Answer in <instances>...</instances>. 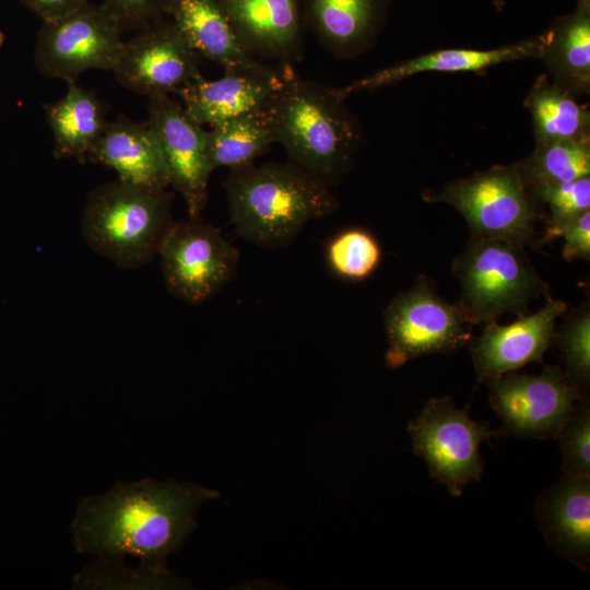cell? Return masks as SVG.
Masks as SVG:
<instances>
[{
    "instance_id": "1",
    "label": "cell",
    "mask_w": 590,
    "mask_h": 590,
    "mask_svg": "<svg viewBox=\"0 0 590 590\" xmlns=\"http://www.w3.org/2000/svg\"><path fill=\"white\" fill-rule=\"evenodd\" d=\"M211 489L175 481L116 484L97 497H84L72 522L78 552L103 559L131 555L141 560V574L167 575V556L194 529V514Z\"/></svg>"
},
{
    "instance_id": "2",
    "label": "cell",
    "mask_w": 590,
    "mask_h": 590,
    "mask_svg": "<svg viewBox=\"0 0 590 590\" xmlns=\"http://www.w3.org/2000/svg\"><path fill=\"white\" fill-rule=\"evenodd\" d=\"M225 190L236 232L264 248L291 244L308 222L338 208L329 186L292 162L234 168Z\"/></svg>"
},
{
    "instance_id": "3",
    "label": "cell",
    "mask_w": 590,
    "mask_h": 590,
    "mask_svg": "<svg viewBox=\"0 0 590 590\" xmlns=\"http://www.w3.org/2000/svg\"><path fill=\"white\" fill-rule=\"evenodd\" d=\"M338 90L297 78L291 67L271 101L275 142L290 162L328 186L347 168L358 133Z\"/></svg>"
},
{
    "instance_id": "4",
    "label": "cell",
    "mask_w": 590,
    "mask_h": 590,
    "mask_svg": "<svg viewBox=\"0 0 590 590\" xmlns=\"http://www.w3.org/2000/svg\"><path fill=\"white\" fill-rule=\"evenodd\" d=\"M172 192L120 179L99 185L84 203L81 232L87 246L123 269L149 263L174 222Z\"/></svg>"
},
{
    "instance_id": "5",
    "label": "cell",
    "mask_w": 590,
    "mask_h": 590,
    "mask_svg": "<svg viewBox=\"0 0 590 590\" xmlns=\"http://www.w3.org/2000/svg\"><path fill=\"white\" fill-rule=\"evenodd\" d=\"M453 272L462 286L459 305L471 323L520 315L532 298L547 294L523 246L503 239L472 237L453 261Z\"/></svg>"
},
{
    "instance_id": "6",
    "label": "cell",
    "mask_w": 590,
    "mask_h": 590,
    "mask_svg": "<svg viewBox=\"0 0 590 590\" xmlns=\"http://www.w3.org/2000/svg\"><path fill=\"white\" fill-rule=\"evenodd\" d=\"M123 33L104 2L88 3L62 19L42 22L33 51L35 67L43 75L67 83L88 70L113 71Z\"/></svg>"
},
{
    "instance_id": "7",
    "label": "cell",
    "mask_w": 590,
    "mask_h": 590,
    "mask_svg": "<svg viewBox=\"0 0 590 590\" xmlns=\"http://www.w3.org/2000/svg\"><path fill=\"white\" fill-rule=\"evenodd\" d=\"M413 449L421 456L430 476L459 496L471 481H479L484 460L481 444L495 435L458 409L449 398L427 401L421 414L409 423Z\"/></svg>"
},
{
    "instance_id": "8",
    "label": "cell",
    "mask_w": 590,
    "mask_h": 590,
    "mask_svg": "<svg viewBox=\"0 0 590 590\" xmlns=\"http://www.w3.org/2000/svg\"><path fill=\"white\" fill-rule=\"evenodd\" d=\"M168 291L188 303H201L225 286L237 268L239 252L200 216L173 222L158 252Z\"/></svg>"
},
{
    "instance_id": "9",
    "label": "cell",
    "mask_w": 590,
    "mask_h": 590,
    "mask_svg": "<svg viewBox=\"0 0 590 590\" xmlns=\"http://www.w3.org/2000/svg\"><path fill=\"white\" fill-rule=\"evenodd\" d=\"M384 320L391 368L425 354L453 352L472 339L461 306L440 298L426 282L396 296Z\"/></svg>"
},
{
    "instance_id": "10",
    "label": "cell",
    "mask_w": 590,
    "mask_h": 590,
    "mask_svg": "<svg viewBox=\"0 0 590 590\" xmlns=\"http://www.w3.org/2000/svg\"><path fill=\"white\" fill-rule=\"evenodd\" d=\"M453 205L467 220L472 237L524 246L534 234L536 212L517 169L495 167L448 185L436 198Z\"/></svg>"
},
{
    "instance_id": "11",
    "label": "cell",
    "mask_w": 590,
    "mask_h": 590,
    "mask_svg": "<svg viewBox=\"0 0 590 590\" xmlns=\"http://www.w3.org/2000/svg\"><path fill=\"white\" fill-rule=\"evenodd\" d=\"M200 56L176 24L157 20L123 40L113 69L129 91L148 96L178 94L201 74Z\"/></svg>"
},
{
    "instance_id": "12",
    "label": "cell",
    "mask_w": 590,
    "mask_h": 590,
    "mask_svg": "<svg viewBox=\"0 0 590 590\" xmlns=\"http://www.w3.org/2000/svg\"><path fill=\"white\" fill-rule=\"evenodd\" d=\"M502 434L518 438H554L576 404L586 399L558 366L540 375L504 374L487 382Z\"/></svg>"
},
{
    "instance_id": "13",
    "label": "cell",
    "mask_w": 590,
    "mask_h": 590,
    "mask_svg": "<svg viewBox=\"0 0 590 590\" xmlns=\"http://www.w3.org/2000/svg\"><path fill=\"white\" fill-rule=\"evenodd\" d=\"M146 123L161 149L169 186L182 197L189 216H200L213 170L208 130L169 95L149 98Z\"/></svg>"
},
{
    "instance_id": "14",
    "label": "cell",
    "mask_w": 590,
    "mask_h": 590,
    "mask_svg": "<svg viewBox=\"0 0 590 590\" xmlns=\"http://www.w3.org/2000/svg\"><path fill=\"white\" fill-rule=\"evenodd\" d=\"M566 308V303L547 296L542 309L508 326L487 321L482 335L470 341L479 379L488 382L528 363L542 362L554 335L555 320Z\"/></svg>"
},
{
    "instance_id": "15",
    "label": "cell",
    "mask_w": 590,
    "mask_h": 590,
    "mask_svg": "<svg viewBox=\"0 0 590 590\" xmlns=\"http://www.w3.org/2000/svg\"><path fill=\"white\" fill-rule=\"evenodd\" d=\"M245 48L290 66L300 57L304 14L300 0H215Z\"/></svg>"
},
{
    "instance_id": "16",
    "label": "cell",
    "mask_w": 590,
    "mask_h": 590,
    "mask_svg": "<svg viewBox=\"0 0 590 590\" xmlns=\"http://www.w3.org/2000/svg\"><path fill=\"white\" fill-rule=\"evenodd\" d=\"M288 67L263 72H224L216 80H206L200 75L177 95L196 121L213 127L268 108Z\"/></svg>"
},
{
    "instance_id": "17",
    "label": "cell",
    "mask_w": 590,
    "mask_h": 590,
    "mask_svg": "<svg viewBox=\"0 0 590 590\" xmlns=\"http://www.w3.org/2000/svg\"><path fill=\"white\" fill-rule=\"evenodd\" d=\"M540 530L548 546L580 569L590 564V476L563 472L535 503Z\"/></svg>"
},
{
    "instance_id": "18",
    "label": "cell",
    "mask_w": 590,
    "mask_h": 590,
    "mask_svg": "<svg viewBox=\"0 0 590 590\" xmlns=\"http://www.w3.org/2000/svg\"><path fill=\"white\" fill-rule=\"evenodd\" d=\"M165 13L200 58L216 63L224 72L272 69L249 54L215 0H167Z\"/></svg>"
},
{
    "instance_id": "19",
    "label": "cell",
    "mask_w": 590,
    "mask_h": 590,
    "mask_svg": "<svg viewBox=\"0 0 590 590\" xmlns=\"http://www.w3.org/2000/svg\"><path fill=\"white\" fill-rule=\"evenodd\" d=\"M87 160L113 169L118 179L131 185L155 190L169 186L161 149L146 121L135 122L126 115L109 121Z\"/></svg>"
},
{
    "instance_id": "20",
    "label": "cell",
    "mask_w": 590,
    "mask_h": 590,
    "mask_svg": "<svg viewBox=\"0 0 590 590\" xmlns=\"http://www.w3.org/2000/svg\"><path fill=\"white\" fill-rule=\"evenodd\" d=\"M551 39L552 32L526 42L491 50H437L377 71L338 90V92L342 97H345L351 93L390 85L426 71H480L502 62L540 56L548 48Z\"/></svg>"
},
{
    "instance_id": "21",
    "label": "cell",
    "mask_w": 590,
    "mask_h": 590,
    "mask_svg": "<svg viewBox=\"0 0 590 590\" xmlns=\"http://www.w3.org/2000/svg\"><path fill=\"white\" fill-rule=\"evenodd\" d=\"M48 127L52 134V155L57 160L75 158L80 163L87 155L108 125L106 106L92 90L68 83L66 94L45 105Z\"/></svg>"
},
{
    "instance_id": "22",
    "label": "cell",
    "mask_w": 590,
    "mask_h": 590,
    "mask_svg": "<svg viewBox=\"0 0 590 590\" xmlns=\"http://www.w3.org/2000/svg\"><path fill=\"white\" fill-rule=\"evenodd\" d=\"M305 22L320 43L335 55L347 54L373 32L378 0H303Z\"/></svg>"
},
{
    "instance_id": "23",
    "label": "cell",
    "mask_w": 590,
    "mask_h": 590,
    "mask_svg": "<svg viewBox=\"0 0 590 590\" xmlns=\"http://www.w3.org/2000/svg\"><path fill=\"white\" fill-rule=\"evenodd\" d=\"M273 143L276 142L268 108L233 118L208 130L213 169H234L251 164Z\"/></svg>"
},
{
    "instance_id": "24",
    "label": "cell",
    "mask_w": 590,
    "mask_h": 590,
    "mask_svg": "<svg viewBox=\"0 0 590 590\" xmlns=\"http://www.w3.org/2000/svg\"><path fill=\"white\" fill-rule=\"evenodd\" d=\"M526 185L573 181L589 176L588 135L539 144L536 151L517 169Z\"/></svg>"
},
{
    "instance_id": "25",
    "label": "cell",
    "mask_w": 590,
    "mask_h": 590,
    "mask_svg": "<svg viewBox=\"0 0 590 590\" xmlns=\"http://www.w3.org/2000/svg\"><path fill=\"white\" fill-rule=\"evenodd\" d=\"M539 144L586 134L588 111L559 87L540 83L528 98Z\"/></svg>"
},
{
    "instance_id": "26",
    "label": "cell",
    "mask_w": 590,
    "mask_h": 590,
    "mask_svg": "<svg viewBox=\"0 0 590 590\" xmlns=\"http://www.w3.org/2000/svg\"><path fill=\"white\" fill-rule=\"evenodd\" d=\"M559 71L576 87L590 83V3H577L576 10L552 32L548 45Z\"/></svg>"
},
{
    "instance_id": "27",
    "label": "cell",
    "mask_w": 590,
    "mask_h": 590,
    "mask_svg": "<svg viewBox=\"0 0 590 590\" xmlns=\"http://www.w3.org/2000/svg\"><path fill=\"white\" fill-rule=\"evenodd\" d=\"M381 249L376 238L361 228H349L334 236L327 246L331 270L347 280H363L378 267Z\"/></svg>"
},
{
    "instance_id": "28",
    "label": "cell",
    "mask_w": 590,
    "mask_h": 590,
    "mask_svg": "<svg viewBox=\"0 0 590 590\" xmlns=\"http://www.w3.org/2000/svg\"><path fill=\"white\" fill-rule=\"evenodd\" d=\"M570 386L586 397L590 378V316L588 310L573 317L556 337Z\"/></svg>"
},
{
    "instance_id": "29",
    "label": "cell",
    "mask_w": 590,
    "mask_h": 590,
    "mask_svg": "<svg viewBox=\"0 0 590 590\" xmlns=\"http://www.w3.org/2000/svg\"><path fill=\"white\" fill-rule=\"evenodd\" d=\"M563 453V472L590 476V409L579 401L554 437Z\"/></svg>"
},
{
    "instance_id": "30",
    "label": "cell",
    "mask_w": 590,
    "mask_h": 590,
    "mask_svg": "<svg viewBox=\"0 0 590 590\" xmlns=\"http://www.w3.org/2000/svg\"><path fill=\"white\" fill-rule=\"evenodd\" d=\"M534 188L538 197L551 209L552 217L546 232L559 227L590 208L589 176L567 182L539 185Z\"/></svg>"
},
{
    "instance_id": "31",
    "label": "cell",
    "mask_w": 590,
    "mask_h": 590,
    "mask_svg": "<svg viewBox=\"0 0 590 590\" xmlns=\"http://www.w3.org/2000/svg\"><path fill=\"white\" fill-rule=\"evenodd\" d=\"M104 3L126 32L139 31L165 17L167 0H104Z\"/></svg>"
},
{
    "instance_id": "32",
    "label": "cell",
    "mask_w": 590,
    "mask_h": 590,
    "mask_svg": "<svg viewBox=\"0 0 590 590\" xmlns=\"http://www.w3.org/2000/svg\"><path fill=\"white\" fill-rule=\"evenodd\" d=\"M564 237L563 257L566 261L574 259L589 260L590 258V212L589 210L568 221L559 227L545 233L550 240Z\"/></svg>"
},
{
    "instance_id": "33",
    "label": "cell",
    "mask_w": 590,
    "mask_h": 590,
    "mask_svg": "<svg viewBox=\"0 0 590 590\" xmlns=\"http://www.w3.org/2000/svg\"><path fill=\"white\" fill-rule=\"evenodd\" d=\"M21 2L42 22H49L79 11L91 3V0H21Z\"/></svg>"
},
{
    "instance_id": "34",
    "label": "cell",
    "mask_w": 590,
    "mask_h": 590,
    "mask_svg": "<svg viewBox=\"0 0 590 590\" xmlns=\"http://www.w3.org/2000/svg\"><path fill=\"white\" fill-rule=\"evenodd\" d=\"M3 42H4V36H3V34L0 32V47L2 46Z\"/></svg>"
},
{
    "instance_id": "35",
    "label": "cell",
    "mask_w": 590,
    "mask_h": 590,
    "mask_svg": "<svg viewBox=\"0 0 590 590\" xmlns=\"http://www.w3.org/2000/svg\"><path fill=\"white\" fill-rule=\"evenodd\" d=\"M577 2L590 3V0H577Z\"/></svg>"
}]
</instances>
